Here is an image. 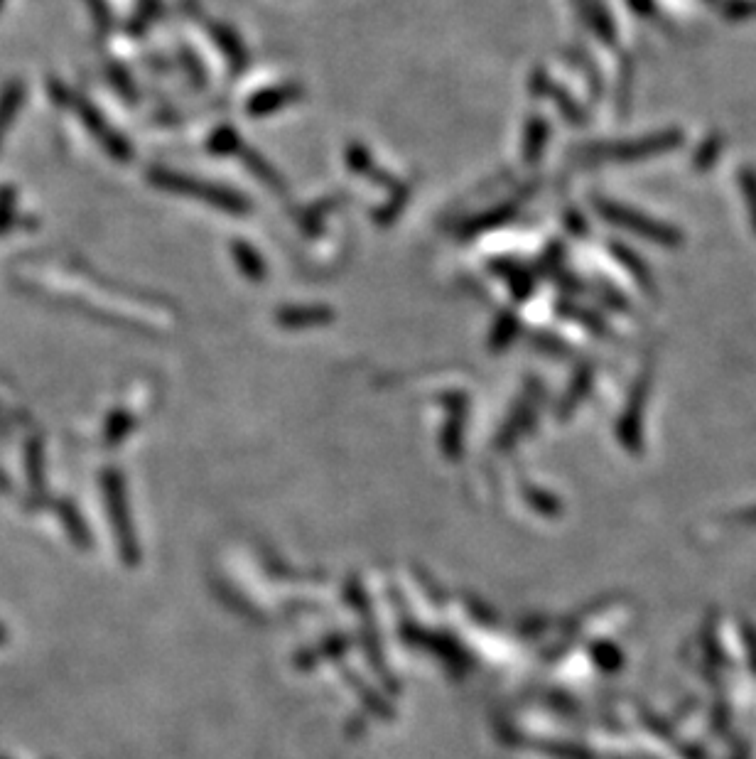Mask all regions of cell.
Listing matches in <instances>:
<instances>
[{
    "instance_id": "6",
    "label": "cell",
    "mask_w": 756,
    "mask_h": 759,
    "mask_svg": "<svg viewBox=\"0 0 756 759\" xmlns=\"http://www.w3.org/2000/svg\"><path fill=\"white\" fill-rule=\"evenodd\" d=\"M27 472H30V484L35 492H45V477H42V450L40 445L32 443L30 448V460H27Z\"/></svg>"
},
{
    "instance_id": "4",
    "label": "cell",
    "mask_w": 756,
    "mask_h": 759,
    "mask_svg": "<svg viewBox=\"0 0 756 759\" xmlns=\"http://www.w3.org/2000/svg\"><path fill=\"white\" fill-rule=\"evenodd\" d=\"M739 187H742L744 204H747L749 222H752L756 231V170L754 168H742V172H739Z\"/></svg>"
},
{
    "instance_id": "2",
    "label": "cell",
    "mask_w": 756,
    "mask_h": 759,
    "mask_svg": "<svg viewBox=\"0 0 756 759\" xmlns=\"http://www.w3.org/2000/svg\"><path fill=\"white\" fill-rule=\"evenodd\" d=\"M54 506H57L54 511H57V516L62 519L69 538H72L79 548H84L86 551V548L91 546V536H89V529H86L84 519H81V514L77 511V506L69 502V499H59Z\"/></svg>"
},
{
    "instance_id": "7",
    "label": "cell",
    "mask_w": 756,
    "mask_h": 759,
    "mask_svg": "<svg viewBox=\"0 0 756 759\" xmlns=\"http://www.w3.org/2000/svg\"><path fill=\"white\" fill-rule=\"evenodd\" d=\"M8 639H10L8 627H5V624H0V644H5V642H8Z\"/></svg>"
},
{
    "instance_id": "1",
    "label": "cell",
    "mask_w": 756,
    "mask_h": 759,
    "mask_svg": "<svg viewBox=\"0 0 756 759\" xmlns=\"http://www.w3.org/2000/svg\"><path fill=\"white\" fill-rule=\"evenodd\" d=\"M602 209H604V217L607 219H612V222H617L619 226H626V229H634L636 234L646 236V239L656 241V244L678 246L680 241H683V236H680L678 229H673V226H668V224L656 222V219L641 217L639 212L621 209V207H617V204H602Z\"/></svg>"
},
{
    "instance_id": "8",
    "label": "cell",
    "mask_w": 756,
    "mask_h": 759,
    "mask_svg": "<svg viewBox=\"0 0 756 759\" xmlns=\"http://www.w3.org/2000/svg\"><path fill=\"white\" fill-rule=\"evenodd\" d=\"M0 759H10V757H3V755H0Z\"/></svg>"
},
{
    "instance_id": "3",
    "label": "cell",
    "mask_w": 756,
    "mask_h": 759,
    "mask_svg": "<svg viewBox=\"0 0 756 759\" xmlns=\"http://www.w3.org/2000/svg\"><path fill=\"white\" fill-rule=\"evenodd\" d=\"M106 497H108V504H111V516H113V524H116V531H118V534H123V546H128V543H131V541H128L126 511H123V504H121V489L116 487L113 477H108Z\"/></svg>"
},
{
    "instance_id": "5",
    "label": "cell",
    "mask_w": 756,
    "mask_h": 759,
    "mask_svg": "<svg viewBox=\"0 0 756 759\" xmlns=\"http://www.w3.org/2000/svg\"><path fill=\"white\" fill-rule=\"evenodd\" d=\"M720 148H722V138H720V136L707 138V141L700 145L698 158L693 160L695 170L702 172V170L710 168V165H715V163H717V158H720Z\"/></svg>"
}]
</instances>
